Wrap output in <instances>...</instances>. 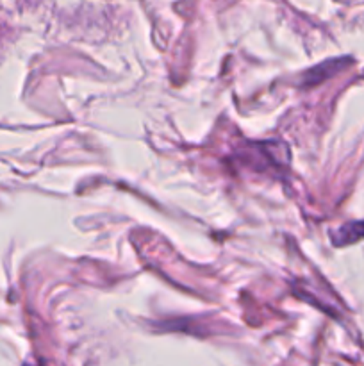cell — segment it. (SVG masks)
Segmentation results:
<instances>
[{"mask_svg": "<svg viewBox=\"0 0 364 366\" xmlns=\"http://www.w3.org/2000/svg\"><path fill=\"white\" fill-rule=\"evenodd\" d=\"M332 239H334L335 245H350V243L364 239V220L350 222V224L343 225L332 234Z\"/></svg>", "mask_w": 364, "mask_h": 366, "instance_id": "obj_1", "label": "cell"}]
</instances>
